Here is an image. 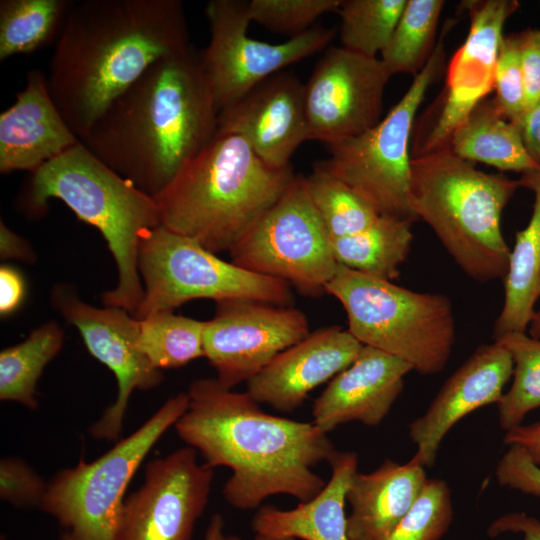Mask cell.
Listing matches in <instances>:
<instances>
[{
  "mask_svg": "<svg viewBox=\"0 0 540 540\" xmlns=\"http://www.w3.org/2000/svg\"><path fill=\"white\" fill-rule=\"evenodd\" d=\"M187 395L175 429L207 466L232 470L223 488L231 506L252 509L278 494L307 502L326 485L313 468L337 450L313 422L266 413L247 392L225 388L216 378L194 380Z\"/></svg>",
  "mask_w": 540,
  "mask_h": 540,
  "instance_id": "1",
  "label": "cell"
},
{
  "mask_svg": "<svg viewBox=\"0 0 540 540\" xmlns=\"http://www.w3.org/2000/svg\"><path fill=\"white\" fill-rule=\"evenodd\" d=\"M190 46L179 0L73 1L49 61V92L81 140L153 63Z\"/></svg>",
  "mask_w": 540,
  "mask_h": 540,
  "instance_id": "2",
  "label": "cell"
},
{
  "mask_svg": "<svg viewBox=\"0 0 540 540\" xmlns=\"http://www.w3.org/2000/svg\"><path fill=\"white\" fill-rule=\"evenodd\" d=\"M217 119L200 52L191 45L153 63L80 141L155 197L213 138Z\"/></svg>",
  "mask_w": 540,
  "mask_h": 540,
  "instance_id": "3",
  "label": "cell"
},
{
  "mask_svg": "<svg viewBox=\"0 0 540 540\" xmlns=\"http://www.w3.org/2000/svg\"><path fill=\"white\" fill-rule=\"evenodd\" d=\"M240 136L217 132L154 199L161 225L212 253L230 251L295 179Z\"/></svg>",
  "mask_w": 540,
  "mask_h": 540,
  "instance_id": "4",
  "label": "cell"
},
{
  "mask_svg": "<svg viewBox=\"0 0 540 540\" xmlns=\"http://www.w3.org/2000/svg\"><path fill=\"white\" fill-rule=\"evenodd\" d=\"M50 199L62 201L77 218L101 232L117 269L116 286L102 294V302L135 313L144 294L138 270L140 241L161 225L154 197L80 141L31 174L19 205L37 217L46 212Z\"/></svg>",
  "mask_w": 540,
  "mask_h": 540,
  "instance_id": "5",
  "label": "cell"
},
{
  "mask_svg": "<svg viewBox=\"0 0 540 540\" xmlns=\"http://www.w3.org/2000/svg\"><path fill=\"white\" fill-rule=\"evenodd\" d=\"M519 187V179L478 170L446 146L412 157L407 203L459 268L486 283L507 273L511 249L501 217Z\"/></svg>",
  "mask_w": 540,
  "mask_h": 540,
  "instance_id": "6",
  "label": "cell"
},
{
  "mask_svg": "<svg viewBox=\"0 0 540 540\" xmlns=\"http://www.w3.org/2000/svg\"><path fill=\"white\" fill-rule=\"evenodd\" d=\"M326 293L343 306L347 329L363 346L395 356L421 375L446 367L456 336L446 295L410 290L342 265Z\"/></svg>",
  "mask_w": 540,
  "mask_h": 540,
  "instance_id": "7",
  "label": "cell"
},
{
  "mask_svg": "<svg viewBox=\"0 0 540 540\" xmlns=\"http://www.w3.org/2000/svg\"><path fill=\"white\" fill-rule=\"evenodd\" d=\"M189 398H169L141 427L92 462L80 459L49 483L40 508L72 540H117L124 494L153 445L185 413Z\"/></svg>",
  "mask_w": 540,
  "mask_h": 540,
  "instance_id": "8",
  "label": "cell"
},
{
  "mask_svg": "<svg viewBox=\"0 0 540 540\" xmlns=\"http://www.w3.org/2000/svg\"><path fill=\"white\" fill-rule=\"evenodd\" d=\"M138 270L144 290L133 315L138 320L173 312L195 299H251L281 306L292 300L287 282L224 261L197 241L162 225L141 239Z\"/></svg>",
  "mask_w": 540,
  "mask_h": 540,
  "instance_id": "9",
  "label": "cell"
},
{
  "mask_svg": "<svg viewBox=\"0 0 540 540\" xmlns=\"http://www.w3.org/2000/svg\"><path fill=\"white\" fill-rule=\"evenodd\" d=\"M445 70L441 38L425 67L387 115L364 133L328 145L330 157L316 164L337 177L380 216L416 221L409 209L410 141L416 113L428 89Z\"/></svg>",
  "mask_w": 540,
  "mask_h": 540,
  "instance_id": "10",
  "label": "cell"
},
{
  "mask_svg": "<svg viewBox=\"0 0 540 540\" xmlns=\"http://www.w3.org/2000/svg\"><path fill=\"white\" fill-rule=\"evenodd\" d=\"M229 254L235 265L283 280L307 296L326 293L339 265L306 177L301 175Z\"/></svg>",
  "mask_w": 540,
  "mask_h": 540,
  "instance_id": "11",
  "label": "cell"
},
{
  "mask_svg": "<svg viewBox=\"0 0 540 540\" xmlns=\"http://www.w3.org/2000/svg\"><path fill=\"white\" fill-rule=\"evenodd\" d=\"M205 14L210 38L200 61L218 113L253 87L291 64L323 50L337 30L313 26L282 43L251 38L248 1L211 0Z\"/></svg>",
  "mask_w": 540,
  "mask_h": 540,
  "instance_id": "12",
  "label": "cell"
},
{
  "mask_svg": "<svg viewBox=\"0 0 540 540\" xmlns=\"http://www.w3.org/2000/svg\"><path fill=\"white\" fill-rule=\"evenodd\" d=\"M50 302L65 321L78 329L90 354L116 378L114 403L89 429L96 439L116 440L133 391L155 388L163 380L161 371L152 366L141 349L139 320L122 308H100L82 301L76 287L67 283L52 287Z\"/></svg>",
  "mask_w": 540,
  "mask_h": 540,
  "instance_id": "13",
  "label": "cell"
},
{
  "mask_svg": "<svg viewBox=\"0 0 540 540\" xmlns=\"http://www.w3.org/2000/svg\"><path fill=\"white\" fill-rule=\"evenodd\" d=\"M309 333L307 317L296 308L251 299L222 300L216 302L214 317L205 321L204 357L218 382L232 389Z\"/></svg>",
  "mask_w": 540,
  "mask_h": 540,
  "instance_id": "14",
  "label": "cell"
},
{
  "mask_svg": "<svg viewBox=\"0 0 540 540\" xmlns=\"http://www.w3.org/2000/svg\"><path fill=\"white\" fill-rule=\"evenodd\" d=\"M391 77L378 57L341 46L326 49L304 84L309 141L328 146L378 124Z\"/></svg>",
  "mask_w": 540,
  "mask_h": 540,
  "instance_id": "15",
  "label": "cell"
},
{
  "mask_svg": "<svg viewBox=\"0 0 540 540\" xmlns=\"http://www.w3.org/2000/svg\"><path fill=\"white\" fill-rule=\"evenodd\" d=\"M213 475L189 446L150 461L144 483L124 501L117 540H190Z\"/></svg>",
  "mask_w": 540,
  "mask_h": 540,
  "instance_id": "16",
  "label": "cell"
},
{
  "mask_svg": "<svg viewBox=\"0 0 540 540\" xmlns=\"http://www.w3.org/2000/svg\"><path fill=\"white\" fill-rule=\"evenodd\" d=\"M470 18L464 43L446 67L444 89L412 157L446 147L458 125L494 90V72L503 27L518 9L516 0L461 3Z\"/></svg>",
  "mask_w": 540,
  "mask_h": 540,
  "instance_id": "17",
  "label": "cell"
},
{
  "mask_svg": "<svg viewBox=\"0 0 540 540\" xmlns=\"http://www.w3.org/2000/svg\"><path fill=\"white\" fill-rule=\"evenodd\" d=\"M216 131L240 136L271 167L290 166L309 141L304 84L292 71L270 76L218 113Z\"/></svg>",
  "mask_w": 540,
  "mask_h": 540,
  "instance_id": "18",
  "label": "cell"
},
{
  "mask_svg": "<svg viewBox=\"0 0 540 540\" xmlns=\"http://www.w3.org/2000/svg\"><path fill=\"white\" fill-rule=\"evenodd\" d=\"M513 374V361L498 342L479 346L446 380L426 412L409 425L416 445L412 462L435 464L445 435L462 418L489 404H497Z\"/></svg>",
  "mask_w": 540,
  "mask_h": 540,
  "instance_id": "19",
  "label": "cell"
},
{
  "mask_svg": "<svg viewBox=\"0 0 540 540\" xmlns=\"http://www.w3.org/2000/svg\"><path fill=\"white\" fill-rule=\"evenodd\" d=\"M363 345L340 326L310 332L280 352L249 380L247 393L259 404L292 412L308 394L349 367Z\"/></svg>",
  "mask_w": 540,
  "mask_h": 540,
  "instance_id": "20",
  "label": "cell"
},
{
  "mask_svg": "<svg viewBox=\"0 0 540 540\" xmlns=\"http://www.w3.org/2000/svg\"><path fill=\"white\" fill-rule=\"evenodd\" d=\"M411 367L383 351L363 346L355 361L337 374L312 408L313 423L328 433L359 421L377 426L387 416Z\"/></svg>",
  "mask_w": 540,
  "mask_h": 540,
  "instance_id": "21",
  "label": "cell"
},
{
  "mask_svg": "<svg viewBox=\"0 0 540 540\" xmlns=\"http://www.w3.org/2000/svg\"><path fill=\"white\" fill-rule=\"evenodd\" d=\"M78 142L51 97L46 75L30 70L24 88L0 114V172L32 174Z\"/></svg>",
  "mask_w": 540,
  "mask_h": 540,
  "instance_id": "22",
  "label": "cell"
},
{
  "mask_svg": "<svg viewBox=\"0 0 540 540\" xmlns=\"http://www.w3.org/2000/svg\"><path fill=\"white\" fill-rule=\"evenodd\" d=\"M427 476L411 460L386 459L369 473L358 471L350 480L346 502L351 506L348 540H386L419 496Z\"/></svg>",
  "mask_w": 540,
  "mask_h": 540,
  "instance_id": "23",
  "label": "cell"
},
{
  "mask_svg": "<svg viewBox=\"0 0 540 540\" xmlns=\"http://www.w3.org/2000/svg\"><path fill=\"white\" fill-rule=\"evenodd\" d=\"M328 462L331 477L319 494L290 510L272 505L260 507L252 520L255 534L302 540H348L346 492L357 472L358 455L336 451Z\"/></svg>",
  "mask_w": 540,
  "mask_h": 540,
  "instance_id": "24",
  "label": "cell"
},
{
  "mask_svg": "<svg viewBox=\"0 0 540 540\" xmlns=\"http://www.w3.org/2000/svg\"><path fill=\"white\" fill-rule=\"evenodd\" d=\"M521 187L533 192L530 220L516 232L504 277V301L493 330V339L511 332H527L540 298V169L522 174Z\"/></svg>",
  "mask_w": 540,
  "mask_h": 540,
  "instance_id": "25",
  "label": "cell"
},
{
  "mask_svg": "<svg viewBox=\"0 0 540 540\" xmlns=\"http://www.w3.org/2000/svg\"><path fill=\"white\" fill-rule=\"evenodd\" d=\"M447 147L469 162H481L500 171L525 174L540 167L528 154L519 127L485 98L451 134Z\"/></svg>",
  "mask_w": 540,
  "mask_h": 540,
  "instance_id": "26",
  "label": "cell"
},
{
  "mask_svg": "<svg viewBox=\"0 0 540 540\" xmlns=\"http://www.w3.org/2000/svg\"><path fill=\"white\" fill-rule=\"evenodd\" d=\"M414 221L393 216H379L366 229L332 240L334 257L339 265L387 281L400 275L413 241Z\"/></svg>",
  "mask_w": 540,
  "mask_h": 540,
  "instance_id": "27",
  "label": "cell"
},
{
  "mask_svg": "<svg viewBox=\"0 0 540 540\" xmlns=\"http://www.w3.org/2000/svg\"><path fill=\"white\" fill-rule=\"evenodd\" d=\"M64 334L58 323L50 321L34 329L19 344L0 353V399L36 409L37 382L47 364L63 346Z\"/></svg>",
  "mask_w": 540,
  "mask_h": 540,
  "instance_id": "28",
  "label": "cell"
},
{
  "mask_svg": "<svg viewBox=\"0 0 540 540\" xmlns=\"http://www.w3.org/2000/svg\"><path fill=\"white\" fill-rule=\"evenodd\" d=\"M73 1L1 0L0 60L29 54L57 40Z\"/></svg>",
  "mask_w": 540,
  "mask_h": 540,
  "instance_id": "29",
  "label": "cell"
},
{
  "mask_svg": "<svg viewBox=\"0 0 540 540\" xmlns=\"http://www.w3.org/2000/svg\"><path fill=\"white\" fill-rule=\"evenodd\" d=\"M443 0H407L381 61L391 76H416L428 63L437 42Z\"/></svg>",
  "mask_w": 540,
  "mask_h": 540,
  "instance_id": "30",
  "label": "cell"
},
{
  "mask_svg": "<svg viewBox=\"0 0 540 540\" xmlns=\"http://www.w3.org/2000/svg\"><path fill=\"white\" fill-rule=\"evenodd\" d=\"M494 341L508 351L513 361L511 387L497 403L499 424L507 432L540 408V339L527 332H511Z\"/></svg>",
  "mask_w": 540,
  "mask_h": 540,
  "instance_id": "31",
  "label": "cell"
},
{
  "mask_svg": "<svg viewBox=\"0 0 540 540\" xmlns=\"http://www.w3.org/2000/svg\"><path fill=\"white\" fill-rule=\"evenodd\" d=\"M140 346L152 366L177 368L204 357L205 321L160 312L140 319Z\"/></svg>",
  "mask_w": 540,
  "mask_h": 540,
  "instance_id": "32",
  "label": "cell"
},
{
  "mask_svg": "<svg viewBox=\"0 0 540 540\" xmlns=\"http://www.w3.org/2000/svg\"><path fill=\"white\" fill-rule=\"evenodd\" d=\"M407 0H342L340 16L341 47L372 57L384 50Z\"/></svg>",
  "mask_w": 540,
  "mask_h": 540,
  "instance_id": "33",
  "label": "cell"
},
{
  "mask_svg": "<svg viewBox=\"0 0 540 540\" xmlns=\"http://www.w3.org/2000/svg\"><path fill=\"white\" fill-rule=\"evenodd\" d=\"M306 180L311 199L331 240L358 233L380 216L346 183L316 165Z\"/></svg>",
  "mask_w": 540,
  "mask_h": 540,
  "instance_id": "34",
  "label": "cell"
},
{
  "mask_svg": "<svg viewBox=\"0 0 540 540\" xmlns=\"http://www.w3.org/2000/svg\"><path fill=\"white\" fill-rule=\"evenodd\" d=\"M452 520L453 506L447 483L427 479L409 511L386 540H440Z\"/></svg>",
  "mask_w": 540,
  "mask_h": 540,
  "instance_id": "35",
  "label": "cell"
},
{
  "mask_svg": "<svg viewBox=\"0 0 540 540\" xmlns=\"http://www.w3.org/2000/svg\"><path fill=\"white\" fill-rule=\"evenodd\" d=\"M342 0H250L251 21L267 29L299 35L323 14L338 11Z\"/></svg>",
  "mask_w": 540,
  "mask_h": 540,
  "instance_id": "36",
  "label": "cell"
},
{
  "mask_svg": "<svg viewBox=\"0 0 540 540\" xmlns=\"http://www.w3.org/2000/svg\"><path fill=\"white\" fill-rule=\"evenodd\" d=\"M494 101L500 112L519 125L526 112V93L518 34L503 35L494 72Z\"/></svg>",
  "mask_w": 540,
  "mask_h": 540,
  "instance_id": "37",
  "label": "cell"
},
{
  "mask_svg": "<svg viewBox=\"0 0 540 540\" xmlns=\"http://www.w3.org/2000/svg\"><path fill=\"white\" fill-rule=\"evenodd\" d=\"M47 488L42 478L24 461L4 458L0 463V496L20 507L41 505Z\"/></svg>",
  "mask_w": 540,
  "mask_h": 540,
  "instance_id": "38",
  "label": "cell"
},
{
  "mask_svg": "<svg viewBox=\"0 0 540 540\" xmlns=\"http://www.w3.org/2000/svg\"><path fill=\"white\" fill-rule=\"evenodd\" d=\"M495 476L501 486L540 499V466L522 447L509 445L496 465Z\"/></svg>",
  "mask_w": 540,
  "mask_h": 540,
  "instance_id": "39",
  "label": "cell"
},
{
  "mask_svg": "<svg viewBox=\"0 0 540 540\" xmlns=\"http://www.w3.org/2000/svg\"><path fill=\"white\" fill-rule=\"evenodd\" d=\"M518 37L528 109L540 100V29H525Z\"/></svg>",
  "mask_w": 540,
  "mask_h": 540,
  "instance_id": "40",
  "label": "cell"
},
{
  "mask_svg": "<svg viewBox=\"0 0 540 540\" xmlns=\"http://www.w3.org/2000/svg\"><path fill=\"white\" fill-rule=\"evenodd\" d=\"M507 532L522 533V540H540V521L523 512H510L495 519L487 529L489 537Z\"/></svg>",
  "mask_w": 540,
  "mask_h": 540,
  "instance_id": "41",
  "label": "cell"
},
{
  "mask_svg": "<svg viewBox=\"0 0 540 540\" xmlns=\"http://www.w3.org/2000/svg\"><path fill=\"white\" fill-rule=\"evenodd\" d=\"M25 295V284L20 272L12 266L0 268V313H13L21 305Z\"/></svg>",
  "mask_w": 540,
  "mask_h": 540,
  "instance_id": "42",
  "label": "cell"
},
{
  "mask_svg": "<svg viewBox=\"0 0 540 540\" xmlns=\"http://www.w3.org/2000/svg\"><path fill=\"white\" fill-rule=\"evenodd\" d=\"M503 441L506 445L522 447L531 459L540 466V420L522 424L505 432Z\"/></svg>",
  "mask_w": 540,
  "mask_h": 540,
  "instance_id": "43",
  "label": "cell"
},
{
  "mask_svg": "<svg viewBox=\"0 0 540 540\" xmlns=\"http://www.w3.org/2000/svg\"><path fill=\"white\" fill-rule=\"evenodd\" d=\"M0 256L2 260L14 259L29 264L36 260V255L28 242L3 221L0 222Z\"/></svg>",
  "mask_w": 540,
  "mask_h": 540,
  "instance_id": "44",
  "label": "cell"
},
{
  "mask_svg": "<svg viewBox=\"0 0 540 540\" xmlns=\"http://www.w3.org/2000/svg\"><path fill=\"white\" fill-rule=\"evenodd\" d=\"M518 127L528 154L540 167V100L526 110Z\"/></svg>",
  "mask_w": 540,
  "mask_h": 540,
  "instance_id": "45",
  "label": "cell"
},
{
  "mask_svg": "<svg viewBox=\"0 0 540 540\" xmlns=\"http://www.w3.org/2000/svg\"><path fill=\"white\" fill-rule=\"evenodd\" d=\"M203 540H241L238 536L228 535L224 531V520L220 514H214L206 529Z\"/></svg>",
  "mask_w": 540,
  "mask_h": 540,
  "instance_id": "46",
  "label": "cell"
},
{
  "mask_svg": "<svg viewBox=\"0 0 540 540\" xmlns=\"http://www.w3.org/2000/svg\"><path fill=\"white\" fill-rule=\"evenodd\" d=\"M527 331L530 336L540 339V305L536 308Z\"/></svg>",
  "mask_w": 540,
  "mask_h": 540,
  "instance_id": "47",
  "label": "cell"
},
{
  "mask_svg": "<svg viewBox=\"0 0 540 540\" xmlns=\"http://www.w3.org/2000/svg\"><path fill=\"white\" fill-rule=\"evenodd\" d=\"M255 540H296L291 537H269L263 535H255Z\"/></svg>",
  "mask_w": 540,
  "mask_h": 540,
  "instance_id": "48",
  "label": "cell"
},
{
  "mask_svg": "<svg viewBox=\"0 0 540 540\" xmlns=\"http://www.w3.org/2000/svg\"><path fill=\"white\" fill-rule=\"evenodd\" d=\"M62 540H72V539L66 533H63Z\"/></svg>",
  "mask_w": 540,
  "mask_h": 540,
  "instance_id": "49",
  "label": "cell"
},
{
  "mask_svg": "<svg viewBox=\"0 0 540 540\" xmlns=\"http://www.w3.org/2000/svg\"><path fill=\"white\" fill-rule=\"evenodd\" d=\"M538 293H539V297H540V278H539V283H538Z\"/></svg>",
  "mask_w": 540,
  "mask_h": 540,
  "instance_id": "50",
  "label": "cell"
}]
</instances>
